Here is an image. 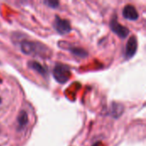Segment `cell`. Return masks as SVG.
<instances>
[{
	"instance_id": "cell-1",
	"label": "cell",
	"mask_w": 146,
	"mask_h": 146,
	"mask_svg": "<svg viewBox=\"0 0 146 146\" xmlns=\"http://www.w3.org/2000/svg\"><path fill=\"white\" fill-rule=\"evenodd\" d=\"M21 51L27 55L38 56L40 57H47L50 55V51L45 45L39 42L33 41H22L21 44Z\"/></svg>"
},
{
	"instance_id": "cell-2",
	"label": "cell",
	"mask_w": 146,
	"mask_h": 146,
	"mask_svg": "<svg viewBox=\"0 0 146 146\" xmlns=\"http://www.w3.org/2000/svg\"><path fill=\"white\" fill-rule=\"evenodd\" d=\"M70 75L71 73L69 68L64 64L58 63L55 66L53 69V76L58 83L61 84L66 83L69 80Z\"/></svg>"
},
{
	"instance_id": "cell-3",
	"label": "cell",
	"mask_w": 146,
	"mask_h": 146,
	"mask_svg": "<svg viewBox=\"0 0 146 146\" xmlns=\"http://www.w3.org/2000/svg\"><path fill=\"white\" fill-rule=\"evenodd\" d=\"M53 26H54V28L56 29V31L57 33H59L60 34H66L71 31V26H70V23L68 22V21L62 19L59 16L55 17Z\"/></svg>"
},
{
	"instance_id": "cell-4",
	"label": "cell",
	"mask_w": 146,
	"mask_h": 146,
	"mask_svg": "<svg viewBox=\"0 0 146 146\" xmlns=\"http://www.w3.org/2000/svg\"><path fill=\"white\" fill-rule=\"evenodd\" d=\"M110 26L111 30L121 38H125L129 34V29L122 26L121 24H120L115 19H112L110 21Z\"/></svg>"
},
{
	"instance_id": "cell-5",
	"label": "cell",
	"mask_w": 146,
	"mask_h": 146,
	"mask_svg": "<svg viewBox=\"0 0 146 146\" xmlns=\"http://www.w3.org/2000/svg\"><path fill=\"white\" fill-rule=\"evenodd\" d=\"M137 49H138V40H137V38L135 36H132L127 43V45H126V51H125V56L127 59H130L132 58L136 51H137Z\"/></svg>"
},
{
	"instance_id": "cell-6",
	"label": "cell",
	"mask_w": 146,
	"mask_h": 146,
	"mask_svg": "<svg viewBox=\"0 0 146 146\" xmlns=\"http://www.w3.org/2000/svg\"><path fill=\"white\" fill-rule=\"evenodd\" d=\"M122 14H123V16L127 19V20H130V21H135L139 18V14H138V11L137 9H135L134 6L133 5H126L122 10Z\"/></svg>"
},
{
	"instance_id": "cell-7",
	"label": "cell",
	"mask_w": 146,
	"mask_h": 146,
	"mask_svg": "<svg viewBox=\"0 0 146 146\" xmlns=\"http://www.w3.org/2000/svg\"><path fill=\"white\" fill-rule=\"evenodd\" d=\"M123 110H124V108H123V106H122L121 104L114 103V104H112V105H111V109H110L111 113H110V115H111L113 117L117 118V117H119V116L122 114Z\"/></svg>"
},
{
	"instance_id": "cell-8",
	"label": "cell",
	"mask_w": 146,
	"mask_h": 146,
	"mask_svg": "<svg viewBox=\"0 0 146 146\" xmlns=\"http://www.w3.org/2000/svg\"><path fill=\"white\" fill-rule=\"evenodd\" d=\"M28 66H29L32 69H33V70L37 71L38 74H42L43 76H45V75H46V70H45V69L44 68V67H43L41 64H39L38 62H31L28 63Z\"/></svg>"
},
{
	"instance_id": "cell-9",
	"label": "cell",
	"mask_w": 146,
	"mask_h": 146,
	"mask_svg": "<svg viewBox=\"0 0 146 146\" xmlns=\"http://www.w3.org/2000/svg\"><path fill=\"white\" fill-rule=\"evenodd\" d=\"M27 121H28V117H27V114L26 111L22 110L20 115H19V117H18V124H19V127L21 128L24 127L27 124Z\"/></svg>"
},
{
	"instance_id": "cell-10",
	"label": "cell",
	"mask_w": 146,
	"mask_h": 146,
	"mask_svg": "<svg viewBox=\"0 0 146 146\" xmlns=\"http://www.w3.org/2000/svg\"><path fill=\"white\" fill-rule=\"evenodd\" d=\"M69 50L75 56H79V57H85L87 56V52L81 49V48H77V47H72L71 49H69Z\"/></svg>"
},
{
	"instance_id": "cell-11",
	"label": "cell",
	"mask_w": 146,
	"mask_h": 146,
	"mask_svg": "<svg viewBox=\"0 0 146 146\" xmlns=\"http://www.w3.org/2000/svg\"><path fill=\"white\" fill-rule=\"evenodd\" d=\"M45 4H47L49 7H51V8H57L58 5H59V3L57 1H54V0H50V1H45L44 2Z\"/></svg>"
},
{
	"instance_id": "cell-12",
	"label": "cell",
	"mask_w": 146,
	"mask_h": 146,
	"mask_svg": "<svg viewBox=\"0 0 146 146\" xmlns=\"http://www.w3.org/2000/svg\"><path fill=\"white\" fill-rule=\"evenodd\" d=\"M92 146H100V145H99L98 143H96L95 145H92Z\"/></svg>"
}]
</instances>
